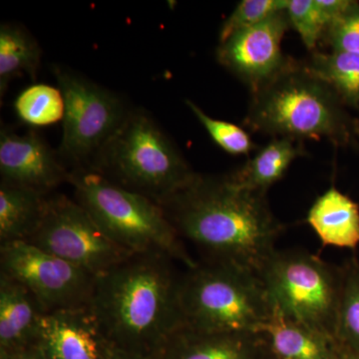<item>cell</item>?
<instances>
[{"label":"cell","instance_id":"obj_1","mask_svg":"<svg viewBox=\"0 0 359 359\" xmlns=\"http://www.w3.org/2000/svg\"><path fill=\"white\" fill-rule=\"evenodd\" d=\"M159 205L182 241L197 248L204 262L233 264L259 276L285 229L264 194L243 188L229 174H196Z\"/></svg>","mask_w":359,"mask_h":359},{"label":"cell","instance_id":"obj_2","mask_svg":"<svg viewBox=\"0 0 359 359\" xmlns=\"http://www.w3.org/2000/svg\"><path fill=\"white\" fill-rule=\"evenodd\" d=\"M174 262L158 252L133 254L97 276L89 309L110 346L160 354L185 327Z\"/></svg>","mask_w":359,"mask_h":359},{"label":"cell","instance_id":"obj_3","mask_svg":"<svg viewBox=\"0 0 359 359\" xmlns=\"http://www.w3.org/2000/svg\"><path fill=\"white\" fill-rule=\"evenodd\" d=\"M74 200L88 212L116 245L130 254L158 252L179 262L186 269L195 261L168 219L162 207L132 192L91 169L70 172Z\"/></svg>","mask_w":359,"mask_h":359},{"label":"cell","instance_id":"obj_4","mask_svg":"<svg viewBox=\"0 0 359 359\" xmlns=\"http://www.w3.org/2000/svg\"><path fill=\"white\" fill-rule=\"evenodd\" d=\"M89 169L157 204L197 174L154 118L139 108L130 110Z\"/></svg>","mask_w":359,"mask_h":359},{"label":"cell","instance_id":"obj_5","mask_svg":"<svg viewBox=\"0 0 359 359\" xmlns=\"http://www.w3.org/2000/svg\"><path fill=\"white\" fill-rule=\"evenodd\" d=\"M245 123L255 131L295 141H341L346 136L337 94L308 65L292 59L252 92Z\"/></svg>","mask_w":359,"mask_h":359},{"label":"cell","instance_id":"obj_6","mask_svg":"<svg viewBox=\"0 0 359 359\" xmlns=\"http://www.w3.org/2000/svg\"><path fill=\"white\" fill-rule=\"evenodd\" d=\"M184 325L203 332L261 334L271 299L259 275L233 264L202 262L181 276Z\"/></svg>","mask_w":359,"mask_h":359},{"label":"cell","instance_id":"obj_7","mask_svg":"<svg viewBox=\"0 0 359 359\" xmlns=\"http://www.w3.org/2000/svg\"><path fill=\"white\" fill-rule=\"evenodd\" d=\"M259 278L283 313L337 342L341 268L304 250H276Z\"/></svg>","mask_w":359,"mask_h":359},{"label":"cell","instance_id":"obj_8","mask_svg":"<svg viewBox=\"0 0 359 359\" xmlns=\"http://www.w3.org/2000/svg\"><path fill=\"white\" fill-rule=\"evenodd\" d=\"M52 71L65 101L59 157L70 172L89 169L132 108L115 92L76 71L61 65Z\"/></svg>","mask_w":359,"mask_h":359},{"label":"cell","instance_id":"obj_9","mask_svg":"<svg viewBox=\"0 0 359 359\" xmlns=\"http://www.w3.org/2000/svg\"><path fill=\"white\" fill-rule=\"evenodd\" d=\"M26 242L99 276L131 256L101 230L76 201L49 195L39 230Z\"/></svg>","mask_w":359,"mask_h":359},{"label":"cell","instance_id":"obj_10","mask_svg":"<svg viewBox=\"0 0 359 359\" xmlns=\"http://www.w3.org/2000/svg\"><path fill=\"white\" fill-rule=\"evenodd\" d=\"M0 273L29 290L46 313L88 308L97 278L25 241L0 244Z\"/></svg>","mask_w":359,"mask_h":359},{"label":"cell","instance_id":"obj_11","mask_svg":"<svg viewBox=\"0 0 359 359\" xmlns=\"http://www.w3.org/2000/svg\"><path fill=\"white\" fill-rule=\"evenodd\" d=\"M290 25L287 9L219 43L217 58L224 67L256 91L282 69V40Z\"/></svg>","mask_w":359,"mask_h":359},{"label":"cell","instance_id":"obj_12","mask_svg":"<svg viewBox=\"0 0 359 359\" xmlns=\"http://www.w3.org/2000/svg\"><path fill=\"white\" fill-rule=\"evenodd\" d=\"M1 181L26 187L45 195L69 182L70 171L36 132L18 134L13 129L0 130Z\"/></svg>","mask_w":359,"mask_h":359},{"label":"cell","instance_id":"obj_13","mask_svg":"<svg viewBox=\"0 0 359 359\" xmlns=\"http://www.w3.org/2000/svg\"><path fill=\"white\" fill-rule=\"evenodd\" d=\"M37 344L46 359H103L109 346L89 306L45 313Z\"/></svg>","mask_w":359,"mask_h":359},{"label":"cell","instance_id":"obj_14","mask_svg":"<svg viewBox=\"0 0 359 359\" xmlns=\"http://www.w3.org/2000/svg\"><path fill=\"white\" fill-rule=\"evenodd\" d=\"M268 344L262 334L203 332L183 327L166 342L161 359H262Z\"/></svg>","mask_w":359,"mask_h":359},{"label":"cell","instance_id":"obj_15","mask_svg":"<svg viewBox=\"0 0 359 359\" xmlns=\"http://www.w3.org/2000/svg\"><path fill=\"white\" fill-rule=\"evenodd\" d=\"M45 313L29 290L0 273V353L36 344Z\"/></svg>","mask_w":359,"mask_h":359},{"label":"cell","instance_id":"obj_16","mask_svg":"<svg viewBox=\"0 0 359 359\" xmlns=\"http://www.w3.org/2000/svg\"><path fill=\"white\" fill-rule=\"evenodd\" d=\"M261 334L278 359H344L334 340L292 320L273 301Z\"/></svg>","mask_w":359,"mask_h":359},{"label":"cell","instance_id":"obj_17","mask_svg":"<svg viewBox=\"0 0 359 359\" xmlns=\"http://www.w3.org/2000/svg\"><path fill=\"white\" fill-rule=\"evenodd\" d=\"M306 222L323 247L358 249L359 205L334 187L316 199Z\"/></svg>","mask_w":359,"mask_h":359},{"label":"cell","instance_id":"obj_18","mask_svg":"<svg viewBox=\"0 0 359 359\" xmlns=\"http://www.w3.org/2000/svg\"><path fill=\"white\" fill-rule=\"evenodd\" d=\"M48 197L32 189L0 181V244L29 240L42 223Z\"/></svg>","mask_w":359,"mask_h":359},{"label":"cell","instance_id":"obj_19","mask_svg":"<svg viewBox=\"0 0 359 359\" xmlns=\"http://www.w3.org/2000/svg\"><path fill=\"white\" fill-rule=\"evenodd\" d=\"M304 154L299 141L276 138L259 151L255 157L238 171L229 174L243 188L264 194L283 178L295 158Z\"/></svg>","mask_w":359,"mask_h":359},{"label":"cell","instance_id":"obj_20","mask_svg":"<svg viewBox=\"0 0 359 359\" xmlns=\"http://www.w3.org/2000/svg\"><path fill=\"white\" fill-rule=\"evenodd\" d=\"M42 49L25 26L4 22L0 25V95L6 93L15 78L28 75L35 81L41 63Z\"/></svg>","mask_w":359,"mask_h":359},{"label":"cell","instance_id":"obj_21","mask_svg":"<svg viewBox=\"0 0 359 359\" xmlns=\"http://www.w3.org/2000/svg\"><path fill=\"white\" fill-rule=\"evenodd\" d=\"M309 69L337 96L351 104L359 103V54L334 51L313 52Z\"/></svg>","mask_w":359,"mask_h":359},{"label":"cell","instance_id":"obj_22","mask_svg":"<svg viewBox=\"0 0 359 359\" xmlns=\"http://www.w3.org/2000/svg\"><path fill=\"white\" fill-rule=\"evenodd\" d=\"M341 269L335 340L341 351L359 355V263L351 259Z\"/></svg>","mask_w":359,"mask_h":359},{"label":"cell","instance_id":"obj_23","mask_svg":"<svg viewBox=\"0 0 359 359\" xmlns=\"http://www.w3.org/2000/svg\"><path fill=\"white\" fill-rule=\"evenodd\" d=\"M21 121L35 127L49 126L63 121L65 101L58 87L33 84L18 94L13 104Z\"/></svg>","mask_w":359,"mask_h":359},{"label":"cell","instance_id":"obj_24","mask_svg":"<svg viewBox=\"0 0 359 359\" xmlns=\"http://www.w3.org/2000/svg\"><path fill=\"white\" fill-rule=\"evenodd\" d=\"M287 13L290 25L301 35L309 50H314L332 23L318 0H289Z\"/></svg>","mask_w":359,"mask_h":359},{"label":"cell","instance_id":"obj_25","mask_svg":"<svg viewBox=\"0 0 359 359\" xmlns=\"http://www.w3.org/2000/svg\"><path fill=\"white\" fill-rule=\"evenodd\" d=\"M289 0H243L226 18L219 32V43L238 32L252 27L285 11Z\"/></svg>","mask_w":359,"mask_h":359},{"label":"cell","instance_id":"obj_26","mask_svg":"<svg viewBox=\"0 0 359 359\" xmlns=\"http://www.w3.org/2000/svg\"><path fill=\"white\" fill-rule=\"evenodd\" d=\"M186 104L207 130L212 140L226 153L231 155H243L249 154L250 151L254 150V143L244 129L233 123L210 117L192 101L187 100Z\"/></svg>","mask_w":359,"mask_h":359},{"label":"cell","instance_id":"obj_27","mask_svg":"<svg viewBox=\"0 0 359 359\" xmlns=\"http://www.w3.org/2000/svg\"><path fill=\"white\" fill-rule=\"evenodd\" d=\"M334 51L359 54V6L358 2L346 14L328 26L325 33Z\"/></svg>","mask_w":359,"mask_h":359},{"label":"cell","instance_id":"obj_28","mask_svg":"<svg viewBox=\"0 0 359 359\" xmlns=\"http://www.w3.org/2000/svg\"><path fill=\"white\" fill-rule=\"evenodd\" d=\"M103 359H161L160 354H148L123 351L112 346H108Z\"/></svg>","mask_w":359,"mask_h":359},{"label":"cell","instance_id":"obj_29","mask_svg":"<svg viewBox=\"0 0 359 359\" xmlns=\"http://www.w3.org/2000/svg\"><path fill=\"white\" fill-rule=\"evenodd\" d=\"M0 359H46L39 344L25 347L11 353H0Z\"/></svg>","mask_w":359,"mask_h":359},{"label":"cell","instance_id":"obj_30","mask_svg":"<svg viewBox=\"0 0 359 359\" xmlns=\"http://www.w3.org/2000/svg\"><path fill=\"white\" fill-rule=\"evenodd\" d=\"M340 353H341L342 358L344 359H359L358 354L349 353V351H341V349H340Z\"/></svg>","mask_w":359,"mask_h":359},{"label":"cell","instance_id":"obj_31","mask_svg":"<svg viewBox=\"0 0 359 359\" xmlns=\"http://www.w3.org/2000/svg\"><path fill=\"white\" fill-rule=\"evenodd\" d=\"M262 359H278L276 358L275 355H273V353L269 351V347L266 348V353H264L263 358Z\"/></svg>","mask_w":359,"mask_h":359}]
</instances>
